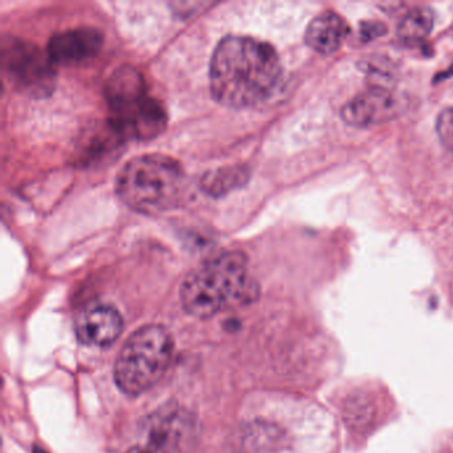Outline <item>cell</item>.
Here are the masks:
<instances>
[{"label":"cell","instance_id":"3","mask_svg":"<svg viewBox=\"0 0 453 453\" xmlns=\"http://www.w3.org/2000/svg\"><path fill=\"white\" fill-rule=\"evenodd\" d=\"M120 200L144 214H159L176 207L185 192L181 165L165 155H142L128 161L116 179Z\"/></svg>","mask_w":453,"mask_h":453},{"label":"cell","instance_id":"17","mask_svg":"<svg viewBox=\"0 0 453 453\" xmlns=\"http://www.w3.org/2000/svg\"><path fill=\"white\" fill-rule=\"evenodd\" d=\"M32 453H48L43 447H39V445H35L34 450H32Z\"/></svg>","mask_w":453,"mask_h":453},{"label":"cell","instance_id":"6","mask_svg":"<svg viewBox=\"0 0 453 453\" xmlns=\"http://www.w3.org/2000/svg\"><path fill=\"white\" fill-rule=\"evenodd\" d=\"M3 66L10 80L29 93H44L52 88L55 63L48 52L34 44L8 42L3 47Z\"/></svg>","mask_w":453,"mask_h":453},{"label":"cell","instance_id":"10","mask_svg":"<svg viewBox=\"0 0 453 453\" xmlns=\"http://www.w3.org/2000/svg\"><path fill=\"white\" fill-rule=\"evenodd\" d=\"M351 29L347 22L334 11H323L309 24L306 44L320 55H331L339 49Z\"/></svg>","mask_w":453,"mask_h":453},{"label":"cell","instance_id":"8","mask_svg":"<svg viewBox=\"0 0 453 453\" xmlns=\"http://www.w3.org/2000/svg\"><path fill=\"white\" fill-rule=\"evenodd\" d=\"M124 330L120 311L108 303H91L84 307L75 320L77 339L86 346L109 347Z\"/></svg>","mask_w":453,"mask_h":453},{"label":"cell","instance_id":"11","mask_svg":"<svg viewBox=\"0 0 453 453\" xmlns=\"http://www.w3.org/2000/svg\"><path fill=\"white\" fill-rule=\"evenodd\" d=\"M189 419L183 415L181 408L159 409L148 419V440L170 452V447L177 445L183 437V430H187Z\"/></svg>","mask_w":453,"mask_h":453},{"label":"cell","instance_id":"1","mask_svg":"<svg viewBox=\"0 0 453 453\" xmlns=\"http://www.w3.org/2000/svg\"><path fill=\"white\" fill-rule=\"evenodd\" d=\"M281 76L282 66L274 47L241 35H230L218 43L209 70L213 97L231 108H249L265 101Z\"/></svg>","mask_w":453,"mask_h":453},{"label":"cell","instance_id":"15","mask_svg":"<svg viewBox=\"0 0 453 453\" xmlns=\"http://www.w3.org/2000/svg\"><path fill=\"white\" fill-rule=\"evenodd\" d=\"M385 32V27L382 23H365L363 24L362 35L368 40L376 36H380Z\"/></svg>","mask_w":453,"mask_h":453},{"label":"cell","instance_id":"7","mask_svg":"<svg viewBox=\"0 0 453 453\" xmlns=\"http://www.w3.org/2000/svg\"><path fill=\"white\" fill-rule=\"evenodd\" d=\"M404 108L402 97L383 86H371L348 100L341 118L351 127L371 128L396 118Z\"/></svg>","mask_w":453,"mask_h":453},{"label":"cell","instance_id":"2","mask_svg":"<svg viewBox=\"0 0 453 453\" xmlns=\"http://www.w3.org/2000/svg\"><path fill=\"white\" fill-rule=\"evenodd\" d=\"M257 295L248 259L240 251H225L206 259L185 276L180 290L185 311L200 319L253 302Z\"/></svg>","mask_w":453,"mask_h":453},{"label":"cell","instance_id":"14","mask_svg":"<svg viewBox=\"0 0 453 453\" xmlns=\"http://www.w3.org/2000/svg\"><path fill=\"white\" fill-rule=\"evenodd\" d=\"M436 132L444 148L453 155V107L444 109L436 121Z\"/></svg>","mask_w":453,"mask_h":453},{"label":"cell","instance_id":"13","mask_svg":"<svg viewBox=\"0 0 453 453\" xmlns=\"http://www.w3.org/2000/svg\"><path fill=\"white\" fill-rule=\"evenodd\" d=\"M245 180V172L244 170H221L216 174H210L207 179H205L204 186L206 190L211 193L224 192L229 187L235 186L238 182Z\"/></svg>","mask_w":453,"mask_h":453},{"label":"cell","instance_id":"12","mask_svg":"<svg viewBox=\"0 0 453 453\" xmlns=\"http://www.w3.org/2000/svg\"><path fill=\"white\" fill-rule=\"evenodd\" d=\"M433 12L430 8L417 7L403 16L398 25V36L409 43L420 42L427 38L433 28Z\"/></svg>","mask_w":453,"mask_h":453},{"label":"cell","instance_id":"4","mask_svg":"<svg viewBox=\"0 0 453 453\" xmlns=\"http://www.w3.org/2000/svg\"><path fill=\"white\" fill-rule=\"evenodd\" d=\"M174 352L172 334L159 324L136 330L120 350L114 363V382L129 396L157 385L168 371Z\"/></svg>","mask_w":453,"mask_h":453},{"label":"cell","instance_id":"9","mask_svg":"<svg viewBox=\"0 0 453 453\" xmlns=\"http://www.w3.org/2000/svg\"><path fill=\"white\" fill-rule=\"evenodd\" d=\"M103 43L104 38L100 31L81 27L52 36L47 52L55 64H76L96 56Z\"/></svg>","mask_w":453,"mask_h":453},{"label":"cell","instance_id":"16","mask_svg":"<svg viewBox=\"0 0 453 453\" xmlns=\"http://www.w3.org/2000/svg\"><path fill=\"white\" fill-rule=\"evenodd\" d=\"M127 453H169L168 451H165L164 448L161 447H157L155 444H151V443H146L144 445H136V447H132L129 451H127Z\"/></svg>","mask_w":453,"mask_h":453},{"label":"cell","instance_id":"5","mask_svg":"<svg viewBox=\"0 0 453 453\" xmlns=\"http://www.w3.org/2000/svg\"><path fill=\"white\" fill-rule=\"evenodd\" d=\"M105 99L117 128L128 135L151 140L166 125V114L159 101L146 96L141 73L129 66L116 69L105 83Z\"/></svg>","mask_w":453,"mask_h":453}]
</instances>
